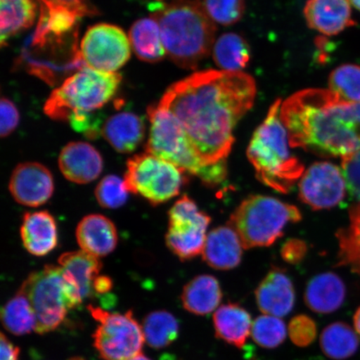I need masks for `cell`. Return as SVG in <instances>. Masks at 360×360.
I'll use <instances>...</instances> for the list:
<instances>
[{
    "label": "cell",
    "mask_w": 360,
    "mask_h": 360,
    "mask_svg": "<svg viewBox=\"0 0 360 360\" xmlns=\"http://www.w3.org/2000/svg\"><path fill=\"white\" fill-rule=\"evenodd\" d=\"M252 76L243 72L205 70L174 83L159 105L172 112L206 165L226 162L238 121L254 105Z\"/></svg>",
    "instance_id": "1"
},
{
    "label": "cell",
    "mask_w": 360,
    "mask_h": 360,
    "mask_svg": "<svg viewBox=\"0 0 360 360\" xmlns=\"http://www.w3.org/2000/svg\"><path fill=\"white\" fill-rule=\"evenodd\" d=\"M281 118L291 148L341 159L360 150V103H341L328 89L292 94L282 103Z\"/></svg>",
    "instance_id": "2"
},
{
    "label": "cell",
    "mask_w": 360,
    "mask_h": 360,
    "mask_svg": "<svg viewBox=\"0 0 360 360\" xmlns=\"http://www.w3.org/2000/svg\"><path fill=\"white\" fill-rule=\"evenodd\" d=\"M166 55L180 68L193 70L208 56L217 28L198 0H171L153 4Z\"/></svg>",
    "instance_id": "3"
},
{
    "label": "cell",
    "mask_w": 360,
    "mask_h": 360,
    "mask_svg": "<svg viewBox=\"0 0 360 360\" xmlns=\"http://www.w3.org/2000/svg\"><path fill=\"white\" fill-rule=\"evenodd\" d=\"M281 100L269 108L247 150L256 176L265 186L283 193L291 191L304 173V166L290 151L289 134L281 118Z\"/></svg>",
    "instance_id": "4"
},
{
    "label": "cell",
    "mask_w": 360,
    "mask_h": 360,
    "mask_svg": "<svg viewBox=\"0 0 360 360\" xmlns=\"http://www.w3.org/2000/svg\"><path fill=\"white\" fill-rule=\"evenodd\" d=\"M148 115L150 129L146 152L195 175L207 186L214 187L224 181L226 162L205 165L186 129L172 112L158 105L148 107Z\"/></svg>",
    "instance_id": "5"
},
{
    "label": "cell",
    "mask_w": 360,
    "mask_h": 360,
    "mask_svg": "<svg viewBox=\"0 0 360 360\" xmlns=\"http://www.w3.org/2000/svg\"><path fill=\"white\" fill-rule=\"evenodd\" d=\"M121 81L119 74L81 68L53 90L45 103V114L60 121L69 120L75 114H91L112 100Z\"/></svg>",
    "instance_id": "6"
},
{
    "label": "cell",
    "mask_w": 360,
    "mask_h": 360,
    "mask_svg": "<svg viewBox=\"0 0 360 360\" xmlns=\"http://www.w3.org/2000/svg\"><path fill=\"white\" fill-rule=\"evenodd\" d=\"M302 219L296 206L276 198L250 195L241 202L229 219V225L238 233L243 247H268L283 236L290 223Z\"/></svg>",
    "instance_id": "7"
},
{
    "label": "cell",
    "mask_w": 360,
    "mask_h": 360,
    "mask_svg": "<svg viewBox=\"0 0 360 360\" xmlns=\"http://www.w3.org/2000/svg\"><path fill=\"white\" fill-rule=\"evenodd\" d=\"M184 173L176 165L146 152L129 159L124 180L129 193L156 206L179 195L186 181Z\"/></svg>",
    "instance_id": "8"
},
{
    "label": "cell",
    "mask_w": 360,
    "mask_h": 360,
    "mask_svg": "<svg viewBox=\"0 0 360 360\" xmlns=\"http://www.w3.org/2000/svg\"><path fill=\"white\" fill-rule=\"evenodd\" d=\"M88 309L98 323L94 346L102 360H129L142 353L145 335L131 310L110 313L91 304Z\"/></svg>",
    "instance_id": "9"
},
{
    "label": "cell",
    "mask_w": 360,
    "mask_h": 360,
    "mask_svg": "<svg viewBox=\"0 0 360 360\" xmlns=\"http://www.w3.org/2000/svg\"><path fill=\"white\" fill-rule=\"evenodd\" d=\"M20 289L32 305L37 334L56 330L65 321L70 309L60 266L46 265L39 271L30 274Z\"/></svg>",
    "instance_id": "10"
},
{
    "label": "cell",
    "mask_w": 360,
    "mask_h": 360,
    "mask_svg": "<svg viewBox=\"0 0 360 360\" xmlns=\"http://www.w3.org/2000/svg\"><path fill=\"white\" fill-rule=\"evenodd\" d=\"M80 55L91 69L115 73L129 60L131 44L118 26L98 24L85 33L80 44Z\"/></svg>",
    "instance_id": "11"
},
{
    "label": "cell",
    "mask_w": 360,
    "mask_h": 360,
    "mask_svg": "<svg viewBox=\"0 0 360 360\" xmlns=\"http://www.w3.org/2000/svg\"><path fill=\"white\" fill-rule=\"evenodd\" d=\"M342 171L350 205L347 226L336 233L339 252L337 265L360 276V150L342 159Z\"/></svg>",
    "instance_id": "12"
},
{
    "label": "cell",
    "mask_w": 360,
    "mask_h": 360,
    "mask_svg": "<svg viewBox=\"0 0 360 360\" xmlns=\"http://www.w3.org/2000/svg\"><path fill=\"white\" fill-rule=\"evenodd\" d=\"M346 193L343 171L331 162H316L300 179V200L314 210L334 208L345 200Z\"/></svg>",
    "instance_id": "13"
},
{
    "label": "cell",
    "mask_w": 360,
    "mask_h": 360,
    "mask_svg": "<svg viewBox=\"0 0 360 360\" xmlns=\"http://www.w3.org/2000/svg\"><path fill=\"white\" fill-rule=\"evenodd\" d=\"M62 270L70 309L79 307L85 299L94 295L93 287L102 269L96 256L83 250L68 252L58 259Z\"/></svg>",
    "instance_id": "14"
},
{
    "label": "cell",
    "mask_w": 360,
    "mask_h": 360,
    "mask_svg": "<svg viewBox=\"0 0 360 360\" xmlns=\"http://www.w3.org/2000/svg\"><path fill=\"white\" fill-rule=\"evenodd\" d=\"M8 188L19 204L39 207L47 202L55 191L49 169L36 162H25L13 169Z\"/></svg>",
    "instance_id": "15"
},
{
    "label": "cell",
    "mask_w": 360,
    "mask_h": 360,
    "mask_svg": "<svg viewBox=\"0 0 360 360\" xmlns=\"http://www.w3.org/2000/svg\"><path fill=\"white\" fill-rule=\"evenodd\" d=\"M58 165L68 180L84 184L100 176L103 162L100 152L89 143L71 142L63 148Z\"/></svg>",
    "instance_id": "16"
},
{
    "label": "cell",
    "mask_w": 360,
    "mask_h": 360,
    "mask_svg": "<svg viewBox=\"0 0 360 360\" xmlns=\"http://www.w3.org/2000/svg\"><path fill=\"white\" fill-rule=\"evenodd\" d=\"M255 299L259 309L264 314L285 317L294 309L295 288L285 272L280 269H273L256 289Z\"/></svg>",
    "instance_id": "17"
},
{
    "label": "cell",
    "mask_w": 360,
    "mask_h": 360,
    "mask_svg": "<svg viewBox=\"0 0 360 360\" xmlns=\"http://www.w3.org/2000/svg\"><path fill=\"white\" fill-rule=\"evenodd\" d=\"M304 15L310 28L326 36L355 25L349 0H308Z\"/></svg>",
    "instance_id": "18"
},
{
    "label": "cell",
    "mask_w": 360,
    "mask_h": 360,
    "mask_svg": "<svg viewBox=\"0 0 360 360\" xmlns=\"http://www.w3.org/2000/svg\"><path fill=\"white\" fill-rule=\"evenodd\" d=\"M76 238L83 251L97 258L111 254L118 244L115 224L101 214L85 216L76 229Z\"/></svg>",
    "instance_id": "19"
},
{
    "label": "cell",
    "mask_w": 360,
    "mask_h": 360,
    "mask_svg": "<svg viewBox=\"0 0 360 360\" xmlns=\"http://www.w3.org/2000/svg\"><path fill=\"white\" fill-rule=\"evenodd\" d=\"M20 236L27 251L34 256L47 255L58 245L57 224L47 210L25 213Z\"/></svg>",
    "instance_id": "20"
},
{
    "label": "cell",
    "mask_w": 360,
    "mask_h": 360,
    "mask_svg": "<svg viewBox=\"0 0 360 360\" xmlns=\"http://www.w3.org/2000/svg\"><path fill=\"white\" fill-rule=\"evenodd\" d=\"M243 247L240 237L231 226H220L207 236L202 259L215 269H235L240 264Z\"/></svg>",
    "instance_id": "21"
},
{
    "label": "cell",
    "mask_w": 360,
    "mask_h": 360,
    "mask_svg": "<svg viewBox=\"0 0 360 360\" xmlns=\"http://www.w3.org/2000/svg\"><path fill=\"white\" fill-rule=\"evenodd\" d=\"M102 135L117 152L130 154L145 139V121L134 112H121L103 124Z\"/></svg>",
    "instance_id": "22"
},
{
    "label": "cell",
    "mask_w": 360,
    "mask_h": 360,
    "mask_svg": "<svg viewBox=\"0 0 360 360\" xmlns=\"http://www.w3.org/2000/svg\"><path fill=\"white\" fill-rule=\"evenodd\" d=\"M346 288L343 281L333 273L319 274L308 283L304 301L313 312L328 314L336 311L344 304Z\"/></svg>",
    "instance_id": "23"
},
{
    "label": "cell",
    "mask_w": 360,
    "mask_h": 360,
    "mask_svg": "<svg viewBox=\"0 0 360 360\" xmlns=\"http://www.w3.org/2000/svg\"><path fill=\"white\" fill-rule=\"evenodd\" d=\"M216 337L238 349L244 347L251 335V315L242 306L227 304L220 306L213 315Z\"/></svg>",
    "instance_id": "24"
},
{
    "label": "cell",
    "mask_w": 360,
    "mask_h": 360,
    "mask_svg": "<svg viewBox=\"0 0 360 360\" xmlns=\"http://www.w3.org/2000/svg\"><path fill=\"white\" fill-rule=\"evenodd\" d=\"M223 292L215 277L202 274L193 278L184 286L181 301L184 309L193 314H210L218 309Z\"/></svg>",
    "instance_id": "25"
},
{
    "label": "cell",
    "mask_w": 360,
    "mask_h": 360,
    "mask_svg": "<svg viewBox=\"0 0 360 360\" xmlns=\"http://www.w3.org/2000/svg\"><path fill=\"white\" fill-rule=\"evenodd\" d=\"M0 43L8 40L33 25L37 15V0H0Z\"/></svg>",
    "instance_id": "26"
},
{
    "label": "cell",
    "mask_w": 360,
    "mask_h": 360,
    "mask_svg": "<svg viewBox=\"0 0 360 360\" xmlns=\"http://www.w3.org/2000/svg\"><path fill=\"white\" fill-rule=\"evenodd\" d=\"M129 39L135 55L141 60L156 63L166 56L160 26L152 16L135 22L129 30Z\"/></svg>",
    "instance_id": "27"
},
{
    "label": "cell",
    "mask_w": 360,
    "mask_h": 360,
    "mask_svg": "<svg viewBox=\"0 0 360 360\" xmlns=\"http://www.w3.org/2000/svg\"><path fill=\"white\" fill-rule=\"evenodd\" d=\"M209 224H188L169 227L166 245L181 260L195 258L202 253Z\"/></svg>",
    "instance_id": "28"
},
{
    "label": "cell",
    "mask_w": 360,
    "mask_h": 360,
    "mask_svg": "<svg viewBox=\"0 0 360 360\" xmlns=\"http://www.w3.org/2000/svg\"><path fill=\"white\" fill-rule=\"evenodd\" d=\"M359 335L345 322H335L323 328L321 347L328 358L345 360L356 354L359 347Z\"/></svg>",
    "instance_id": "29"
},
{
    "label": "cell",
    "mask_w": 360,
    "mask_h": 360,
    "mask_svg": "<svg viewBox=\"0 0 360 360\" xmlns=\"http://www.w3.org/2000/svg\"><path fill=\"white\" fill-rule=\"evenodd\" d=\"M213 58L221 70L241 72L250 60V49L240 35L226 33L216 40Z\"/></svg>",
    "instance_id": "30"
},
{
    "label": "cell",
    "mask_w": 360,
    "mask_h": 360,
    "mask_svg": "<svg viewBox=\"0 0 360 360\" xmlns=\"http://www.w3.org/2000/svg\"><path fill=\"white\" fill-rule=\"evenodd\" d=\"M1 321L6 330L20 336L35 331L36 317L30 301L21 289L4 306Z\"/></svg>",
    "instance_id": "31"
},
{
    "label": "cell",
    "mask_w": 360,
    "mask_h": 360,
    "mask_svg": "<svg viewBox=\"0 0 360 360\" xmlns=\"http://www.w3.org/2000/svg\"><path fill=\"white\" fill-rule=\"evenodd\" d=\"M142 328L147 345L155 349L167 347L179 336L176 318L165 310H157L146 315Z\"/></svg>",
    "instance_id": "32"
},
{
    "label": "cell",
    "mask_w": 360,
    "mask_h": 360,
    "mask_svg": "<svg viewBox=\"0 0 360 360\" xmlns=\"http://www.w3.org/2000/svg\"><path fill=\"white\" fill-rule=\"evenodd\" d=\"M328 89L341 103H360V65L346 64L337 67L328 78Z\"/></svg>",
    "instance_id": "33"
},
{
    "label": "cell",
    "mask_w": 360,
    "mask_h": 360,
    "mask_svg": "<svg viewBox=\"0 0 360 360\" xmlns=\"http://www.w3.org/2000/svg\"><path fill=\"white\" fill-rule=\"evenodd\" d=\"M288 327L281 318L263 314L255 319L251 336L256 344L264 349H276L285 342Z\"/></svg>",
    "instance_id": "34"
},
{
    "label": "cell",
    "mask_w": 360,
    "mask_h": 360,
    "mask_svg": "<svg viewBox=\"0 0 360 360\" xmlns=\"http://www.w3.org/2000/svg\"><path fill=\"white\" fill-rule=\"evenodd\" d=\"M129 193L124 180L112 174L102 179L96 188V200L105 209L122 207L128 200Z\"/></svg>",
    "instance_id": "35"
},
{
    "label": "cell",
    "mask_w": 360,
    "mask_h": 360,
    "mask_svg": "<svg viewBox=\"0 0 360 360\" xmlns=\"http://www.w3.org/2000/svg\"><path fill=\"white\" fill-rule=\"evenodd\" d=\"M202 4L211 20L222 25L236 24L245 10V0H204Z\"/></svg>",
    "instance_id": "36"
},
{
    "label": "cell",
    "mask_w": 360,
    "mask_h": 360,
    "mask_svg": "<svg viewBox=\"0 0 360 360\" xmlns=\"http://www.w3.org/2000/svg\"><path fill=\"white\" fill-rule=\"evenodd\" d=\"M210 216L202 212L195 202L188 195H184L175 202L169 212V227L195 223L210 224Z\"/></svg>",
    "instance_id": "37"
},
{
    "label": "cell",
    "mask_w": 360,
    "mask_h": 360,
    "mask_svg": "<svg viewBox=\"0 0 360 360\" xmlns=\"http://www.w3.org/2000/svg\"><path fill=\"white\" fill-rule=\"evenodd\" d=\"M317 334L316 323L308 315H296L288 326V335L298 347H308L316 339Z\"/></svg>",
    "instance_id": "38"
},
{
    "label": "cell",
    "mask_w": 360,
    "mask_h": 360,
    "mask_svg": "<svg viewBox=\"0 0 360 360\" xmlns=\"http://www.w3.org/2000/svg\"><path fill=\"white\" fill-rule=\"evenodd\" d=\"M1 124H0V134L2 137H8L19 125L20 117L15 103L7 98H1Z\"/></svg>",
    "instance_id": "39"
},
{
    "label": "cell",
    "mask_w": 360,
    "mask_h": 360,
    "mask_svg": "<svg viewBox=\"0 0 360 360\" xmlns=\"http://www.w3.org/2000/svg\"><path fill=\"white\" fill-rule=\"evenodd\" d=\"M307 253V245L302 240H290L283 245L281 254L283 259L291 264L299 263Z\"/></svg>",
    "instance_id": "40"
},
{
    "label": "cell",
    "mask_w": 360,
    "mask_h": 360,
    "mask_svg": "<svg viewBox=\"0 0 360 360\" xmlns=\"http://www.w3.org/2000/svg\"><path fill=\"white\" fill-rule=\"evenodd\" d=\"M1 360H18L19 359L20 349L13 345L12 342L1 333Z\"/></svg>",
    "instance_id": "41"
},
{
    "label": "cell",
    "mask_w": 360,
    "mask_h": 360,
    "mask_svg": "<svg viewBox=\"0 0 360 360\" xmlns=\"http://www.w3.org/2000/svg\"><path fill=\"white\" fill-rule=\"evenodd\" d=\"M112 281L110 277L105 276H98L94 281L93 292L94 295H101L109 294L112 289Z\"/></svg>",
    "instance_id": "42"
},
{
    "label": "cell",
    "mask_w": 360,
    "mask_h": 360,
    "mask_svg": "<svg viewBox=\"0 0 360 360\" xmlns=\"http://www.w3.org/2000/svg\"><path fill=\"white\" fill-rule=\"evenodd\" d=\"M354 326L355 331L360 336V307L354 315Z\"/></svg>",
    "instance_id": "43"
},
{
    "label": "cell",
    "mask_w": 360,
    "mask_h": 360,
    "mask_svg": "<svg viewBox=\"0 0 360 360\" xmlns=\"http://www.w3.org/2000/svg\"><path fill=\"white\" fill-rule=\"evenodd\" d=\"M351 6H353L356 10L360 11V0H349Z\"/></svg>",
    "instance_id": "44"
},
{
    "label": "cell",
    "mask_w": 360,
    "mask_h": 360,
    "mask_svg": "<svg viewBox=\"0 0 360 360\" xmlns=\"http://www.w3.org/2000/svg\"><path fill=\"white\" fill-rule=\"evenodd\" d=\"M129 360H151V359L150 358L146 357L145 354L141 353V354H139V355H137L136 357H134Z\"/></svg>",
    "instance_id": "45"
},
{
    "label": "cell",
    "mask_w": 360,
    "mask_h": 360,
    "mask_svg": "<svg viewBox=\"0 0 360 360\" xmlns=\"http://www.w3.org/2000/svg\"><path fill=\"white\" fill-rule=\"evenodd\" d=\"M68 360H86V359H84L83 357L75 356V357H72Z\"/></svg>",
    "instance_id": "46"
},
{
    "label": "cell",
    "mask_w": 360,
    "mask_h": 360,
    "mask_svg": "<svg viewBox=\"0 0 360 360\" xmlns=\"http://www.w3.org/2000/svg\"><path fill=\"white\" fill-rule=\"evenodd\" d=\"M65 1H73V0H65Z\"/></svg>",
    "instance_id": "47"
}]
</instances>
